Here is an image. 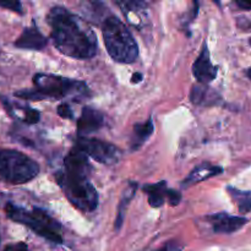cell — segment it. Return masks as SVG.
I'll use <instances>...</instances> for the list:
<instances>
[{
    "label": "cell",
    "mask_w": 251,
    "mask_h": 251,
    "mask_svg": "<svg viewBox=\"0 0 251 251\" xmlns=\"http://www.w3.org/2000/svg\"><path fill=\"white\" fill-rule=\"evenodd\" d=\"M250 44H251V39H250Z\"/></svg>",
    "instance_id": "29"
},
{
    "label": "cell",
    "mask_w": 251,
    "mask_h": 251,
    "mask_svg": "<svg viewBox=\"0 0 251 251\" xmlns=\"http://www.w3.org/2000/svg\"><path fill=\"white\" fill-rule=\"evenodd\" d=\"M47 21L50 25V36L59 51L75 59H90L98 48L95 32L85 20L64 7H53Z\"/></svg>",
    "instance_id": "1"
},
{
    "label": "cell",
    "mask_w": 251,
    "mask_h": 251,
    "mask_svg": "<svg viewBox=\"0 0 251 251\" xmlns=\"http://www.w3.org/2000/svg\"><path fill=\"white\" fill-rule=\"evenodd\" d=\"M119 6L122 7L123 12H124L125 17L127 19L130 25L134 27L144 26V20L142 17L145 16V10H146V5L142 1H119L118 2Z\"/></svg>",
    "instance_id": "13"
},
{
    "label": "cell",
    "mask_w": 251,
    "mask_h": 251,
    "mask_svg": "<svg viewBox=\"0 0 251 251\" xmlns=\"http://www.w3.org/2000/svg\"><path fill=\"white\" fill-rule=\"evenodd\" d=\"M103 123H104V117L102 113L90 107L83 108L81 117L77 120V134L80 135V137H85L86 135L100 130Z\"/></svg>",
    "instance_id": "11"
},
{
    "label": "cell",
    "mask_w": 251,
    "mask_h": 251,
    "mask_svg": "<svg viewBox=\"0 0 251 251\" xmlns=\"http://www.w3.org/2000/svg\"><path fill=\"white\" fill-rule=\"evenodd\" d=\"M58 114L60 115L61 118H65V119H73L74 114L71 108L69 107L66 103H63V104L58 105Z\"/></svg>",
    "instance_id": "22"
},
{
    "label": "cell",
    "mask_w": 251,
    "mask_h": 251,
    "mask_svg": "<svg viewBox=\"0 0 251 251\" xmlns=\"http://www.w3.org/2000/svg\"><path fill=\"white\" fill-rule=\"evenodd\" d=\"M5 211L10 220L27 226L34 233L46 238L49 242H53L55 244L63 243V238L60 234V225L44 211L39 210V208L27 211L25 208L16 207L11 203H7Z\"/></svg>",
    "instance_id": "3"
},
{
    "label": "cell",
    "mask_w": 251,
    "mask_h": 251,
    "mask_svg": "<svg viewBox=\"0 0 251 251\" xmlns=\"http://www.w3.org/2000/svg\"><path fill=\"white\" fill-rule=\"evenodd\" d=\"M36 90L43 98H64V97H82L88 93V87L82 81L70 80L55 75L37 74L33 77Z\"/></svg>",
    "instance_id": "6"
},
{
    "label": "cell",
    "mask_w": 251,
    "mask_h": 251,
    "mask_svg": "<svg viewBox=\"0 0 251 251\" xmlns=\"http://www.w3.org/2000/svg\"><path fill=\"white\" fill-rule=\"evenodd\" d=\"M181 200V195L180 193L176 190H169L168 193V202L171 203L172 206H176Z\"/></svg>",
    "instance_id": "24"
},
{
    "label": "cell",
    "mask_w": 251,
    "mask_h": 251,
    "mask_svg": "<svg viewBox=\"0 0 251 251\" xmlns=\"http://www.w3.org/2000/svg\"><path fill=\"white\" fill-rule=\"evenodd\" d=\"M183 244H180V243L174 240V242L167 243V244L158 251H183Z\"/></svg>",
    "instance_id": "23"
},
{
    "label": "cell",
    "mask_w": 251,
    "mask_h": 251,
    "mask_svg": "<svg viewBox=\"0 0 251 251\" xmlns=\"http://www.w3.org/2000/svg\"><path fill=\"white\" fill-rule=\"evenodd\" d=\"M240 195V201H239V211L242 213H247L251 210V198L249 194H242Z\"/></svg>",
    "instance_id": "20"
},
{
    "label": "cell",
    "mask_w": 251,
    "mask_h": 251,
    "mask_svg": "<svg viewBox=\"0 0 251 251\" xmlns=\"http://www.w3.org/2000/svg\"><path fill=\"white\" fill-rule=\"evenodd\" d=\"M39 117H41V114H39L38 110L28 108V109L25 110L24 122L27 123V124H36V123L39 122Z\"/></svg>",
    "instance_id": "19"
},
{
    "label": "cell",
    "mask_w": 251,
    "mask_h": 251,
    "mask_svg": "<svg viewBox=\"0 0 251 251\" xmlns=\"http://www.w3.org/2000/svg\"><path fill=\"white\" fill-rule=\"evenodd\" d=\"M103 39L112 59L120 64H131L139 55L136 41L118 17L110 16L103 22Z\"/></svg>",
    "instance_id": "2"
},
{
    "label": "cell",
    "mask_w": 251,
    "mask_h": 251,
    "mask_svg": "<svg viewBox=\"0 0 251 251\" xmlns=\"http://www.w3.org/2000/svg\"><path fill=\"white\" fill-rule=\"evenodd\" d=\"M153 123L151 119L147 120L146 123H142V124H136L134 126V132H132V141H131V147L132 149H139L147 139L152 135L153 132Z\"/></svg>",
    "instance_id": "17"
},
{
    "label": "cell",
    "mask_w": 251,
    "mask_h": 251,
    "mask_svg": "<svg viewBox=\"0 0 251 251\" xmlns=\"http://www.w3.org/2000/svg\"><path fill=\"white\" fill-rule=\"evenodd\" d=\"M223 172V169L218 166H212V164L203 163L201 166L196 167L193 172L188 176V178L183 181V185L189 188V186L194 185V184H198L200 181L206 180V179L211 178V176H215L217 174H221Z\"/></svg>",
    "instance_id": "14"
},
{
    "label": "cell",
    "mask_w": 251,
    "mask_h": 251,
    "mask_svg": "<svg viewBox=\"0 0 251 251\" xmlns=\"http://www.w3.org/2000/svg\"><path fill=\"white\" fill-rule=\"evenodd\" d=\"M248 77H249L251 80V68L249 69V70H248Z\"/></svg>",
    "instance_id": "28"
},
{
    "label": "cell",
    "mask_w": 251,
    "mask_h": 251,
    "mask_svg": "<svg viewBox=\"0 0 251 251\" xmlns=\"http://www.w3.org/2000/svg\"><path fill=\"white\" fill-rule=\"evenodd\" d=\"M191 102L195 104H213L216 100H220L217 93L211 90V87L202 85H195L190 92Z\"/></svg>",
    "instance_id": "16"
},
{
    "label": "cell",
    "mask_w": 251,
    "mask_h": 251,
    "mask_svg": "<svg viewBox=\"0 0 251 251\" xmlns=\"http://www.w3.org/2000/svg\"><path fill=\"white\" fill-rule=\"evenodd\" d=\"M237 4L243 9L251 10V1H237Z\"/></svg>",
    "instance_id": "26"
},
{
    "label": "cell",
    "mask_w": 251,
    "mask_h": 251,
    "mask_svg": "<svg viewBox=\"0 0 251 251\" xmlns=\"http://www.w3.org/2000/svg\"><path fill=\"white\" fill-rule=\"evenodd\" d=\"M38 173L39 166L28 156L15 150L0 149V176L7 183L25 184Z\"/></svg>",
    "instance_id": "4"
},
{
    "label": "cell",
    "mask_w": 251,
    "mask_h": 251,
    "mask_svg": "<svg viewBox=\"0 0 251 251\" xmlns=\"http://www.w3.org/2000/svg\"><path fill=\"white\" fill-rule=\"evenodd\" d=\"M144 191L149 194V203L151 205V207H161L164 201L168 200L169 189L167 188V181H159L156 184L145 185Z\"/></svg>",
    "instance_id": "15"
},
{
    "label": "cell",
    "mask_w": 251,
    "mask_h": 251,
    "mask_svg": "<svg viewBox=\"0 0 251 251\" xmlns=\"http://www.w3.org/2000/svg\"><path fill=\"white\" fill-rule=\"evenodd\" d=\"M141 80H142V75H141V74L136 73V74H134V75H132V78H131L132 83L141 82Z\"/></svg>",
    "instance_id": "27"
},
{
    "label": "cell",
    "mask_w": 251,
    "mask_h": 251,
    "mask_svg": "<svg viewBox=\"0 0 251 251\" xmlns=\"http://www.w3.org/2000/svg\"><path fill=\"white\" fill-rule=\"evenodd\" d=\"M137 190V184L136 183H130L129 188H126L124 195H123L122 201L119 203V208H118L117 213V221H115V229H119L123 225V221H124V216L126 213V207L129 205L130 201L134 198L135 193Z\"/></svg>",
    "instance_id": "18"
},
{
    "label": "cell",
    "mask_w": 251,
    "mask_h": 251,
    "mask_svg": "<svg viewBox=\"0 0 251 251\" xmlns=\"http://www.w3.org/2000/svg\"><path fill=\"white\" fill-rule=\"evenodd\" d=\"M207 220L216 233H225V234H229V233H234L242 229L248 222L247 218L230 216L227 213L211 215L210 217H207Z\"/></svg>",
    "instance_id": "10"
},
{
    "label": "cell",
    "mask_w": 251,
    "mask_h": 251,
    "mask_svg": "<svg viewBox=\"0 0 251 251\" xmlns=\"http://www.w3.org/2000/svg\"><path fill=\"white\" fill-rule=\"evenodd\" d=\"M78 149L82 150L87 156L92 157L100 163L105 166H112L118 163L122 157V151L117 146L108 142L100 141L96 139H87V137H80L77 140Z\"/></svg>",
    "instance_id": "7"
},
{
    "label": "cell",
    "mask_w": 251,
    "mask_h": 251,
    "mask_svg": "<svg viewBox=\"0 0 251 251\" xmlns=\"http://www.w3.org/2000/svg\"><path fill=\"white\" fill-rule=\"evenodd\" d=\"M4 251H28V248L25 243H16V244L7 245Z\"/></svg>",
    "instance_id": "25"
},
{
    "label": "cell",
    "mask_w": 251,
    "mask_h": 251,
    "mask_svg": "<svg viewBox=\"0 0 251 251\" xmlns=\"http://www.w3.org/2000/svg\"><path fill=\"white\" fill-rule=\"evenodd\" d=\"M47 38L36 27H28L22 32L21 36L15 42V46L22 49H34L39 50L47 46Z\"/></svg>",
    "instance_id": "12"
},
{
    "label": "cell",
    "mask_w": 251,
    "mask_h": 251,
    "mask_svg": "<svg viewBox=\"0 0 251 251\" xmlns=\"http://www.w3.org/2000/svg\"><path fill=\"white\" fill-rule=\"evenodd\" d=\"M65 174L76 178H87L91 172V164L85 152L77 146L74 147L65 157Z\"/></svg>",
    "instance_id": "8"
},
{
    "label": "cell",
    "mask_w": 251,
    "mask_h": 251,
    "mask_svg": "<svg viewBox=\"0 0 251 251\" xmlns=\"http://www.w3.org/2000/svg\"><path fill=\"white\" fill-rule=\"evenodd\" d=\"M56 180L68 200L78 210L91 212L97 208L98 194L87 178H76L66 176L65 173H59Z\"/></svg>",
    "instance_id": "5"
},
{
    "label": "cell",
    "mask_w": 251,
    "mask_h": 251,
    "mask_svg": "<svg viewBox=\"0 0 251 251\" xmlns=\"http://www.w3.org/2000/svg\"><path fill=\"white\" fill-rule=\"evenodd\" d=\"M193 74L198 81L202 85L210 83L211 81L217 77V68L211 63L210 51H208L207 44L203 43L202 50L199 58L193 65Z\"/></svg>",
    "instance_id": "9"
},
{
    "label": "cell",
    "mask_w": 251,
    "mask_h": 251,
    "mask_svg": "<svg viewBox=\"0 0 251 251\" xmlns=\"http://www.w3.org/2000/svg\"><path fill=\"white\" fill-rule=\"evenodd\" d=\"M0 7H4V9H10L12 11H16L19 14L22 12V5L20 1L16 0H7V1H0Z\"/></svg>",
    "instance_id": "21"
}]
</instances>
